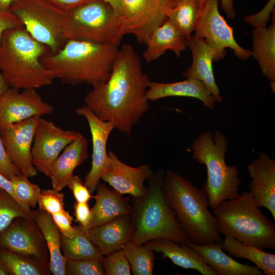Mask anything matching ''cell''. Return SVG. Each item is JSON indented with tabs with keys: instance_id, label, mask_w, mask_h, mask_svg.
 <instances>
[{
	"instance_id": "obj_1",
	"label": "cell",
	"mask_w": 275,
	"mask_h": 275,
	"mask_svg": "<svg viewBox=\"0 0 275 275\" xmlns=\"http://www.w3.org/2000/svg\"><path fill=\"white\" fill-rule=\"evenodd\" d=\"M150 82L133 47L124 44L119 48L108 80L92 87L85 97V105L100 120L111 122L130 135L149 109L146 91Z\"/></svg>"
},
{
	"instance_id": "obj_2",
	"label": "cell",
	"mask_w": 275,
	"mask_h": 275,
	"mask_svg": "<svg viewBox=\"0 0 275 275\" xmlns=\"http://www.w3.org/2000/svg\"><path fill=\"white\" fill-rule=\"evenodd\" d=\"M119 46L83 40H68L57 51L42 58L55 78L71 85L92 87L110 76Z\"/></svg>"
},
{
	"instance_id": "obj_3",
	"label": "cell",
	"mask_w": 275,
	"mask_h": 275,
	"mask_svg": "<svg viewBox=\"0 0 275 275\" xmlns=\"http://www.w3.org/2000/svg\"><path fill=\"white\" fill-rule=\"evenodd\" d=\"M47 50L23 26L6 31L0 41V71L8 86L36 90L51 85L55 78L42 62Z\"/></svg>"
},
{
	"instance_id": "obj_4",
	"label": "cell",
	"mask_w": 275,
	"mask_h": 275,
	"mask_svg": "<svg viewBox=\"0 0 275 275\" xmlns=\"http://www.w3.org/2000/svg\"><path fill=\"white\" fill-rule=\"evenodd\" d=\"M162 189L177 221L191 241L197 244L220 243L214 215L209 209L208 198L203 190L175 172H165Z\"/></svg>"
},
{
	"instance_id": "obj_5",
	"label": "cell",
	"mask_w": 275,
	"mask_h": 275,
	"mask_svg": "<svg viewBox=\"0 0 275 275\" xmlns=\"http://www.w3.org/2000/svg\"><path fill=\"white\" fill-rule=\"evenodd\" d=\"M164 173L162 169L154 172L147 180L148 183L145 194L133 198L130 241L138 244H144L157 238L185 243L191 241L164 197L162 189Z\"/></svg>"
},
{
	"instance_id": "obj_6",
	"label": "cell",
	"mask_w": 275,
	"mask_h": 275,
	"mask_svg": "<svg viewBox=\"0 0 275 275\" xmlns=\"http://www.w3.org/2000/svg\"><path fill=\"white\" fill-rule=\"evenodd\" d=\"M219 233L261 250L275 249V226L250 191L223 200L213 209Z\"/></svg>"
},
{
	"instance_id": "obj_7",
	"label": "cell",
	"mask_w": 275,
	"mask_h": 275,
	"mask_svg": "<svg viewBox=\"0 0 275 275\" xmlns=\"http://www.w3.org/2000/svg\"><path fill=\"white\" fill-rule=\"evenodd\" d=\"M191 149L193 159L206 168V181L202 188L209 206L213 209L222 201L236 197L241 182L237 166L226 162L228 142L224 134L218 130H206L194 141Z\"/></svg>"
},
{
	"instance_id": "obj_8",
	"label": "cell",
	"mask_w": 275,
	"mask_h": 275,
	"mask_svg": "<svg viewBox=\"0 0 275 275\" xmlns=\"http://www.w3.org/2000/svg\"><path fill=\"white\" fill-rule=\"evenodd\" d=\"M124 35L121 18L105 0H94L67 12L63 37L119 46Z\"/></svg>"
},
{
	"instance_id": "obj_9",
	"label": "cell",
	"mask_w": 275,
	"mask_h": 275,
	"mask_svg": "<svg viewBox=\"0 0 275 275\" xmlns=\"http://www.w3.org/2000/svg\"><path fill=\"white\" fill-rule=\"evenodd\" d=\"M10 11L36 40L50 52L59 50L66 41L63 37L66 12L49 0H14Z\"/></svg>"
},
{
	"instance_id": "obj_10",
	"label": "cell",
	"mask_w": 275,
	"mask_h": 275,
	"mask_svg": "<svg viewBox=\"0 0 275 275\" xmlns=\"http://www.w3.org/2000/svg\"><path fill=\"white\" fill-rule=\"evenodd\" d=\"M124 35L131 34L147 44L153 31L167 20L176 0H120Z\"/></svg>"
},
{
	"instance_id": "obj_11",
	"label": "cell",
	"mask_w": 275,
	"mask_h": 275,
	"mask_svg": "<svg viewBox=\"0 0 275 275\" xmlns=\"http://www.w3.org/2000/svg\"><path fill=\"white\" fill-rule=\"evenodd\" d=\"M195 36L204 39L214 53V61L223 59L226 48L232 50L237 58L246 60L251 50L243 48L235 40L233 28L230 26L218 10V0H207L203 6Z\"/></svg>"
},
{
	"instance_id": "obj_12",
	"label": "cell",
	"mask_w": 275,
	"mask_h": 275,
	"mask_svg": "<svg viewBox=\"0 0 275 275\" xmlns=\"http://www.w3.org/2000/svg\"><path fill=\"white\" fill-rule=\"evenodd\" d=\"M78 132L65 130L40 117L36 127L32 147V162L36 169L49 177L51 166Z\"/></svg>"
},
{
	"instance_id": "obj_13",
	"label": "cell",
	"mask_w": 275,
	"mask_h": 275,
	"mask_svg": "<svg viewBox=\"0 0 275 275\" xmlns=\"http://www.w3.org/2000/svg\"><path fill=\"white\" fill-rule=\"evenodd\" d=\"M0 234V244L6 250L49 263L43 234L33 218L19 217Z\"/></svg>"
},
{
	"instance_id": "obj_14",
	"label": "cell",
	"mask_w": 275,
	"mask_h": 275,
	"mask_svg": "<svg viewBox=\"0 0 275 275\" xmlns=\"http://www.w3.org/2000/svg\"><path fill=\"white\" fill-rule=\"evenodd\" d=\"M40 117H33L0 130L6 151L11 161L28 178L37 174L32 162L34 132Z\"/></svg>"
},
{
	"instance_id": "obj_15",
	"label": "cell",
	"mask_w": 275,
	"mask_h": 275,
	"mask_svg": "<svg viewBox=\"0 0 275 275\" xmlns=\"http://www.w3.org/2000/svg\"><path fill=\"white\" fill-rule=\"evenodd\" d=\"M9 88L0 98V130L33 117L51 114L52 106L36 89Z\"/></svg>"
},
{
	"instance_id": "obj_16",
	"label": "cell",
	"mask_w": 275,
	"mask_h": 275,
	"mask_svg": "<svg viewBox=\"0 0 275 275\" xmlns=\"http://www.w3.org/2000/svg\"><path fill=\"white\" fill-rule=\"evenodd\" d=\"M75 111L77 115L86 118L91 134V168L85 177L84 184L90 192L93 193L107 169L109 158L106 144L109 135L115 126L111 122L100 120L85 105L76 108Z\"/></svg>"
},
{
	"instance_id": "obj_17",
	"label": "cell",
	"mask_w": 275,
	"mask_h": 275,
	"mask_svg": "<svg viewBox=\"0 0 275 275\" xmlns=\"http://www.w3.org/2000/svg\"><path fill=\"white\" fill-rule=\"evenodd\" d=\"M107 153L109 164L101 179L121 194L133 198L144 195L147 190L144 182L154 173L151 167L145 163L132 167L123 163L113 151Z\"/></svg>"
},
{
	"instance_id": "obj_18",
	"label": "cell",
	"mask_w": 275,
	"mask_h": 275,
	"mask_svg": "<svg viewBox=\"0 0 275 275\" xmlns=\"http://www.w3.org/2000/svg\"><path fill=\"white\" fill-rule=\"evenodd\" d=\"M251 179L250 192L257 205L268 210L275 221V160L261 152L246 166Z\"/></svg>"
},
{
	"instance_id": "obj_19",
	"label": "cell",
	"mask_w": 275,
	"mask_h": 275,
	"mask_svg": "<svg viewBox=\"0 0 275 275\" xmlns=\"http://www.w3.org/2000/svg\"><path fill=\"white\" fill-rule=\"evenodd\" d=\"M185 45L191 50L193 61L190 66L183 73V76L202 81L217 102H222L213 70L212 62L215 59L213 51L204 39L195 35L185 40Z\"/></svg>"
},
{
	"instance_id": "obj_20",
	"label": "cell",
	"mask_w": 275,
	"mask_h": 275,
	"mask_svg": "<svg viewBox=\"0 0 275 275\" xmlns=\"http://www.w3.org/2000/svg\"><path fill=\"white\" fill-rule=\"evenodd\" d=\"M88 141L80 132L53 162L49 177L52 188L60 191L67 185L75 168L88 158Z\"/></svg>"
},
{
	"instance_id": "obj_21",
	"label": "cell",
	"mask_w": 275,
	"mask_h": 275,
	"mask_svg": "<svg viewBox=\"0 0 275 275\" xmlns=\"http://www.w3.org/2000/svg\"><path fill=\"white\" fill-rule=\"evenodd\" d=\"M132 234L131 214L119 216L87 232L103 256L122 249L131 240Z\"/></svg>"
},
{
	"instance_id": "obj_22",
	"label": "cell",
	"mask_w": 275,
	"mask_h": 275,
	"mask_svg": "<svg viewBox=\"0 0 275 275\" xmlns=\"http://www.w3.org/2000/svg\"><path fill=\"white\" fill-rule=\"evenodd\" d=\"M146 95L151 101L173 96L197 98L211 111L214 110V104L217 102L202 81L193 78L170 83L150 81Z\"/></svg>"
},
{
	"instance_id": "obj_23",
	"label": "cell",
	"mask_w": 275,
	"mask_h": 275,
	"mask_svg": "<svg viewBox=\"0 0 275 275\" xmlns=\"http://www.w3.org/2000/svg\"><path fill=\"white\" fill-rule=\"evenodd\" d=\"M144 244L154 252L161 253L162 258L170 259L174 264L182 268L196 270L203 275H218L215 270L204 262L197 251L185 243L157 238Z\"/></svg>"
},
{
	"instance_id": "obj_24",
	"label": "cell",
	"mask_w": 275,
	"mask_h": 275,
	"mask_svg": "<svg viewBox=\"0 0 275 275\" xmlns=\"http://www.w3.org/2000/svg\"><path fill=\"white\" fill-rule=\"evenodd\" d=\"M96 189L95 203L91 209L92 218L88 230L119 216L131 214L132 207L129 204V197L124 196L114 189L110 190L100 183Z\"/></svg>"
},
{
	"instance_id": "obj_25",
	"label": "cell",
	"mask_w": 275,
	"mask_h": 275,
	"mask_svg": "<svg viewBox=\"0 0 275 275\" xmlns=\"http://www.w3.org/2000/svg\"><path fill=\"white\" fill-rule=\"evenodd\" d=\"M251 54L258 62L262 74L275 93V11L268 27L255 28L252 32Z\"/></svg>"
},
{
	"instance_id": "obj_26",
	"label": "cell",
	"mask_w": 275,
	"mask_h": 275,
	"mask_svg": "<svg viewBox=\"0 0 275 275\" xmlns=\"http://www.w3.org/2000/svg\"><path fill=\"white\" fill-rule=\"evenodd\" d=\"M197 251L204 262L215 270L218 275H263L256 266L241 263L227 255L222 249L221 242L209 245L186 243Z\"/></svg>"
},
{
	"instance_id": "obj_27",
	"label": "cell",
	"mask_w": 275,
	"mask_h": 275,
	"mask_svg": "<svg viewBox=\"0 0 275 275\" xmlns=\"http://www.w3.org/2000/svg\"><path fill=\"white\" fill-rule=\"evenodd\" d=\"M185 40L176 28L167 20L150 36L143 53L144 60L148 63L157 60L168 50L180 57L186 47Z\"/></svg>"
},
{
	"instance_id": "obj_28",
	"label": "cell",
	"mask_w": 275,
	"mask_h": 275,
	"mask_svg": "<svg viewBox=\"0 0 275 275\" xmlns=\"http://www.w3.org/2000/svg\"><path fill=\"white\" fill-rule=\"evenodd\" d=\"M34 220L41 230L47 246L50 273L65 275L66 259L61 251L62 234L51 214L38 209L36 210Z\"/></svg>"
},
{
	"instance_id": "obj_29",
	"label": "cell",
	"mask_w": 275,
	"mask_h": 275,
	"mask_svg": "<svg viewBox=\"0 0 275 275\" xmlns=\"http://www.w3.org/2000/svg\"><path fill=\"white\" fill-rule=\"evenodd\" d=\"M221 242L223 250L239 258L248 259L266 275L275 274V255L247 244L229 236Z\"/></svg>"
},
{
	"instance_id": "obj_30",
	"label": "cell",
	"mask_w": 275,
	"mask_h": 275,
	"mask_svg": "<svg viewBox=\"0 0 275 275\" xmlns=\"http://www.w3.org/2000/svg\"><path fill=\"white\" fill-rule=\"evenodd\" d=\"M202 8L194 0H176L174 6L169 11L167 20L187 39L196 29Z\"/></svg>"
},
{
	"instance_id": "obj_31",
	"label": "cell",
	"mask_w": 275,
	"mask_h": 275,
	"mask_svg": "<svg viewBox=\"0 0 275 275\" xmlns=\"http://www.w3.org/2000/svg\"><path fill=\"white\" fill-rule=\"evenodd\" d=\"M72 238L61 236V251L66 260H100L103 255L94 242L78 226H74Z\"/></svg>"
},
{
	"instance_id": "obj_32",
	"label": "cell",
	"mask_w": 275,
	"mask_h": 275,
	"mask_svg": "<svg viewBox=\"0 0 275 275\" xmlns=\"http://www.w3.org/2000/svg\"><path fill=\"white\" fill-rule=\"evenodd\" d=\"M0 261L11 274L45 275L50 273L49 263L6 250L0 251Z\"/></svg>"
},
{
	"instance_id": "obj_33",
	"label": "cell",
	"mask_w": 275,
	"mask_h": 275,
	"mask_svg": "<svg viewBox=\"0 0 275 275\" xmlns=\"http://www.w3.org/2000/svg\"><path fill=\"white\" fill-rule=\"evenodd\" d=\"M133 275H152L154 266V252L143 244L131 241L122 249Z\"/></svg>"
},
{
	"instance_id": "obj_34",
	"label": "cell",
	"mask_w": 275,
	"mask_h": 275,
	"mask_svg": "<svg viewBox=\"0 0 275 275\" xmlns=\"http://www.w3.org/2000/svg\"><path fill=\"white\" fill-rule=\"evenodd\" d=\"M35 212L23 208L11 196L0 188V234L17 217L34 219Z\"/></svg>"
},
{
	"instance_id": "obj_35",
	"label": "cell",
	"mask_w": 275,
	"mask_h": 275,
	"mask_svg": "<svg viewBox=\"0 0 275 275\" xmlns=\"http://www.w3.org/2000/svg\"><path fill=\"white\" fill-rule=\"evenodd\" d=\"M22 174L10 180L15 193L21 202L28 207H35L41 191L40 187L31 182Z\"/></svg>"
},
{
	"instance_id": "obj_36",
	"label": "cell",
	"mask_w": 275,
	"mask_h": 275,
	"mask_svg": "<svg viewBox=\"0 0 275 275\" xmlns=\"http://www.w3.org/2000/svg\"><path fill=\"white\" fill-rule=\"evenodd\" d=\"M103 256L100 262L106 275H130V266L123 250Z\"/></svg>"
},
{
	"instance_id": "obj_37",
	"label": "cell",
	"mask_w": 275,
	"mask_h": 275,
	"mask_svg": "<svg viewBox=\"0 0 275 275\" xmlns=\"http://www.w3.org/2000/svg\"><path fill=\"white\" fill-rule=\"evenodd\" d=\"M65 274L67 275H104L99 260H66Z\"/></svg>"
},
{
	"instance_id": "obj_38",
	"label": "cell",
	"mask_w": 275,
	"mask_h": 275,
	"mask_svg": "<svg viewBox=\"0 0 275 275\" xmlns=\"http://www.w3.org/2000/svg\"><path fill=\"white\" fill-rule=\"evenodd\" d=\"M64 194L52 188L42 190L37 203L39 209L45 211L51 215L64 209Z\"/></svg>"
},
{
	"instance_id": "obj_39",
	"label": "cell",
	"mask_w": 275,
	"mask_h": 275,
	"mask_svg": "<svg viewBox=\"0 0 275 275\" xmlns=\"http://www.w3.org/2000/svg\"><path fill=\"white\" fill-rule=\"evenodd\" d=\"M275 11V0H268L265 6L258 12L244 18V21L255 28L266 26L271 15Z\"/></svg>"
},
{
	"instance_id": "obj_40",
	"label": "cell",
	"mask_w": 275,
	"mask_h": 275,
	"mask_svg": "<svg viewBox=\"0 0 275 275\" xmlns=\"http://www.w3.org/2000/svg\"><path fill=\"white\" fill-rule=\"evenodd\" d=\"M51 215L62 235L66 237L72 238L75 230L74 226H72L73 218L70 213L64 209Z\"/></svg>"
},
{
	"instance_id": "obj_41",
	"label": "cell",
	"mask_w": 275,
	"mask_h": 275,
	"mask_svg": "<svg viewBox=\"0 0 275 275\" xmlns=\"http://www.w3.org/2000/svg\"><path fill=\"white\" fill-rule=\"evenodd\" d=\"M67 186L72 191L77 202H88L90 199L93 197L81 179L78 176L73 175Z\"/></svg>"
},
{
	"instance_id": "obj_42",
	"label": "cell",
	"mask_w": 275,
	"mask_h": 275,
	"mask_svg": "<svg viewBox=\"0 0 275 275\" xmlns=\"http://www.w3.org/2000/svg\"><path fill=\"white\" fill-rule=\"evenodd\" d=\"M0 173L9 179L22 174L19 169L11 161L5 149L0 134Z\"/></svg>"
},
{
	"instance_id": "obj_43",
	"label": "cell",
	"mask_w": 275,
	"mask_h": 275,
	"mask_svg": "<svg viewBox=\"0 0 275 275\" xmlns=\"http://www.w3.org/2000/svg\"><path fill=\"white\" fill-rule=\"evenodd\" d=\"M75 221L79 223L81 229L87 233L92 218L91 210L88 202H76L73 205Z\"/></svg>"
},
{
	"instance_id": "obj_44",
	"label": "cell",
	"mask_w": 275,
	"mask_h": 275,
	"mask_svg": "<svg viewBox=\"0 0 275 275\" xmlns=\"http://www.w3.org/2000/svg\"><path fill=\"white\" fill-rule=\"evenodd\" d=\"M21 26L19 19L10 11H0V41L6 31Z\"/></svg>"
},
{
	"instance_id": "obj_45",
	"label": "cell",
	"mask_w": 275,
	"mask_h": 275,
	"mask_svg": "<svg viewBox=\"0 0 275 275\" xmlns=\"http://www.w3.org/2000/svg\"><path fill=\"white\" fill-rule=\"evenodd\" d=\"M66 12H70L76 8L94 0H49Z\"/></svg>"
},
{
	"instance_id": "obj_46",
	"label": "cell",
	"mask_w": 275,
	"mask_h": 275,
	"mask_svg": "<svg viewBox=\"0 0 275 275\" xmlns=\"http://www.w3.org/2000/svg\"><path fill=\"white\" fill-rule=\"evenodd\" d=\"M0 188L11 196L23 208L26 210H31L30 208L26 206L18 198L13 189L10 180L3 175L1 173H0Z\"/></svg>"
},
{
	"instance_id": "obj_47",
	"label": "cell",
	"mask_w": 275,
	"mask_h": 275,
	"mask_svg": "<svg viewBox=\"0 0 275 275\" xmlns=\"http://www.w3.org/2000/svg\"><path fill=\"white\" fill-rule=\"evenodd\" d=\"M221 9L225 12L229 19H233L235 16L233 0H220Z\"/></svg>"
},
{
	"instance_id": "obj_48",
	"label": "cell",
	"mask_w": 275,
	"mask_h": 275,
	"mask_svg": "<svg viewBox=\"0 0 275 275\" xmlns=\"http://www.w3.org/2000/svg\"><path fill=\"white\" fill-rule=\"evenodd\" d=\"M14 0H0V11H10Z\"/></svg>"
},
{
	"instance_id": "obj_49",
	"label": "cell",
	"mask_w": 275,
	"mask_h": 275,
	"mask_svg": "<svg viewBox=\"0 0 275 275\" xmlns=\"http://www.w3.org/2000/svg\"><path fill=\"white\" fill-rule=\"evenodd\" d=\"M9 88L10 87L8 86L0 71V98Z\"/></svg>"
},
{
	"instance_id": "obj_50",
	"label": "cell",
	"mask_w": 275,
	"mask_h": 275,
	"mask_svg": "<svg viewBox=\"0 0 275 275\" xmlns=\"http://www.w3.org/2000/svg\"><path fill=\"white\" fill-rule=\"evenodd\" d=\"M109 3L115 9L116 11L121 16V5L120 0H105Z\"/></svg>"
},
{
	"instance_id": "obj_51",
	"label": "cell",
	"mask_w": 275,
	"mask_h": 275,
	"mask_svg": "<svg viewBox=\"0 0 275 275\" xmlns=\"http://www.w3.org/2000/svg\"><path fill=\"white\" fill-rule=\"evenodd\" d=\"M9 272L0 261V275H8Z\"/></svg>"
},
{
	"instance_id": "obj_52",
	"label": "cell",
	"mask_w": 275,
	"mask_h": 275,
	"mask_svg": "<svg viewBox=\"0 0 275 275\" xmlns=\"http://www.w3.org/2000/svg\"><path fill=\"white\" fill-rule=\"evenodd\" d=\"M198 4H199L201 7H203L205 3L207 2V0H194Z\"/></svg>"
}]
</instances>
